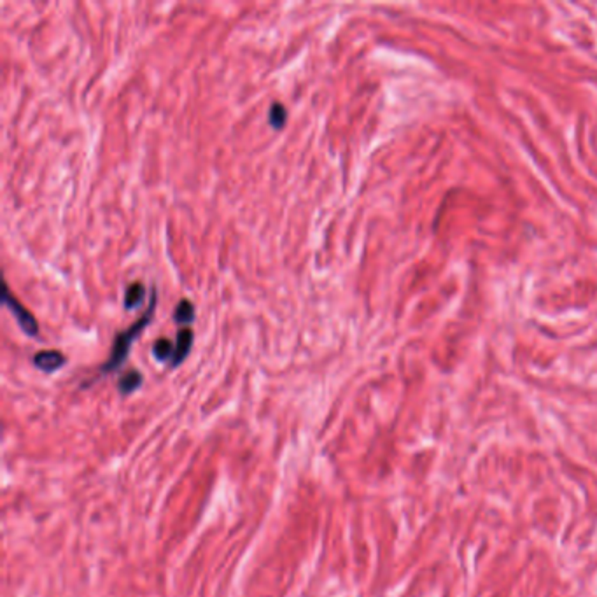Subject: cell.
Segmentation results:
<instances>
[{"label": "cell", "instance_id": "1", "mask_svg": "<svg viewBox=\"0 0 597 597\" xmlns=\"http://www.w3.org/2000/svg\"><path fill=\"white\" fill-rule=\"evenodd\" d=\"M156 303H158V293H156V287H153V289H151L149 305H147V308L144 310V314L140 315V319H137V321L133 322L130 328H126L125 331L116 335L114 344H112V349H111V356H109V359L102 365L100 368L102 375L116 372V370L126 361V358H128L130 354V349H132L137 336H140V333L149 326L151 319H153L154 315V310H156Z\"/></svg>", "mask_w": 597, "mask_h": 597}, {"label": "cell", "instance_id": "2", "mask_svg": "<svg viewBox=\"0 0 597 597\" xmlns=\"http://www.w3.org/2000/svg\"><path fill=\"white\" fill-rule=\"evenodd\" d=\"M2 301H4L6 307L9 308L13 315H15L16 322L22 328V331L29 336H37L39 335V324H37V319L33 317L32 312H29V308L23 307L18 301V298L9 291L8 282H4V291H2Z\"/></svg>", "mask_w": 597, "mask_h": 597}, {"label": "cell", "instance_id": "3", "mask_svg": "<svg viewBox=\"0 0 597 597\" xmlns=\"http://www.w3.org/2000/svg\"><path fill=\"white\" fill-rule=\"evenodd\" d=\"M65 356L58 351H40L33 356V365L46 373H53L65 365Z\"/></svg>", "mask_w": 597, "mask_h": 597}, {"label": "cell", "instance_id": "4", "mask_svg": "<svg viewBox=\"0 0 597 597\" xmlns=\"http://www.w3.org/2000/svg\"><path fill=\"white\" fill-rule=\"evenodd\" d=\"M191 347H193V331L191 329H181L177 333V342H176V352H174L172 359V368H177L184 359L190 354Z\"/></svg>", "mask_w": 597, "mask_h": 597}, {"label": "cell", "instance_id": "5", "mask_svg": "<svg viewBox=\"0 0 597 597\" xmlns=\"http://www.w3.org/2000/svg\"><path fill=\"white\" fill-rule=\"evenodd\" d=\"M144 298H146V289L140 282H133L126 287L125 293V308L128 310H135L140 305L144 303Z\"/></svg>", "mask_w": 597, "mask_h": 597}, {"label": "cell", "instance_id": "6", "mask_svg": "<svg viewBox=\"0 0 597 597\" xmlns=\"http://www.w3.org/2000/svg\"><path fill=\"white\" fill-rule=\"evenodd\" d=\"M174 352H176V345H174L170 340L158 338L156 342H154L153 354H154V358L158 359V361H161V363L170 361L172 363Z\"/></svg>", "mask_w": 597, "mask_h": 597}, {"label": "cell", "instance_id": "7", "mask_svg": "<svg viewBox=\"0 0 597 597\" xmlns=\"http://www.w3.org/2000/svg\"><path fill=\"white\" fill-rule=\"evenodd\" d=\"M195 315H197L195 314V307L190 300H181L177 303L176 312H174V319L179 324H190V322L195 321Z\"/></svg>", "mask_w": 597, "mask_h": 597}, {"label": "cell", "instance_id": "8", "mask_svg": "<svg viewBox=\"0 0 597 597\" xmlns=\"http://www.w3.org/2000/svg\"><path fill=\"white\" fill-rule=\"evenodd\" d=\"M286 121H287L286 107H284L280 102H273L272 107H270V114H269L270 126H272L273 130H280V128H284Z\"/></svg>", "mask_w": 597, "mask_h": 597}, {"label": "cell", "instance_id": "9", "mask_svg": "<svg viewBox=\"0 0 597 597\" xmlns=\"http://www.w3.org/2000/svg\"><path fill=\"white\" fill-rule=\"evenodd\" d=\"M140 384H142V375H140L139 372H135V370H132V372H128L126 375L121 377L118 387L119 391H121V394H132L133 391L139 389Z\"/></svg>", "mask_w": 597, "mask_h": 597}]
</instances>
